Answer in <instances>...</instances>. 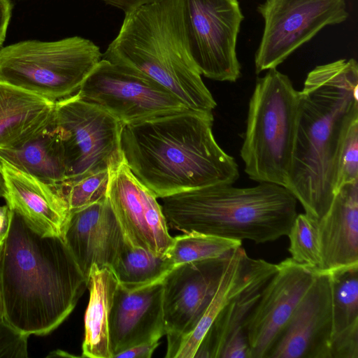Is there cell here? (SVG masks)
I'll return each mask as SVG.
<instances>
[{
	"mask_svg": "<svg viewBox=\"0 0 358 358\" xmlns=\"http://www.w3.org/2000/svg\"><path fill=\"white\" fill-rule=\"evenodd\" d=\"M231 253L181 264L164 278L163 314L167 341L189 333L196 325L217 289Z\"/></svg>",
	"mask_w": 358,
	"mask_h": 358,
	"instance_id": "5bb4252c",
	"label": "cell"
},
{
	"mask_svg": "<svg viewBox=\"0 0 358 358\" xmlns=\"http://www.w3.org/2000/svg\"><path fill=\"white\" fill-rule=\"evenodd\" d=\"M265 260L250 258L241 246L229 256L217 289L194 328L187 334L167 341L166 358H194L220 311L252 280Z\"/></svg>",
	"mask_w": 358,
	"mask_h": 358,
	"instance_id": "44dd1931",
	"label": "cell"
},
{
	"mask_svg": "<svg viewBox=\"0 0 358 358\" xmlns=\"http://www.w3.org/2000/svg\"><path fill=\"white\" fill-rule=\"evenodd\" d=\"M63 239L87 280L93 264L111 268L125 243L107 197L70 213Z\"/></svg>",
	"mask_w": 358,
	"mask_h": 358,
	"instance_id": "2e32d148",
	"label": "cell"
},
{
	"mask_svg": "<svg viewBox=\"0 0 358 358\" xmlns=\"http://www.w3.org/2000/svg\"><path fill=\"white\" fill-rule=\"evenodd\" d=\"M3 245H0V263ZM28 338V336L13 329L6 321L0 283V358H27Z\"/></svg>",
	"mask_w": 358,
	"mask_h": 358,
	"instance_id": "4dcf8cb0",
	"label": "cell"
},
{
	"mask_svg": "<svg viewBox=\"0 0 358 358\" xmlns=\"http://www.w3.org/2000/svg\"><path fill=\"white\" fill-rule=\"evenodd\" d=\"M0 160L52 185L66 179L64 152L57 127L51 124L24 144L0 148Z\"/></svg>",
	"mask_w": 358,
	"mask_h": 358,
	"instance_id": "cb8c5ba5",
	"label": "cell"
},
{
	"mask_svg": "<svg viewBox=\"0 0 358 358\" xmlns=\"http://www.w3.org/2000/svg\"><path fill=\"white\" fill-rule=\"evenodd\" d=\"M6 188L4 185L3 178L0 171V198H5L6 196Z\"/></svg>",
	"mask_w": 358,
	"mask_h": 358,
	"instance_id": "d590c367",
	"label": "cell"
},
{
	"mask_svg": "<svg viewBox=\"0 0 358 358\" xmlns=\"http://www.w3.org/2000/svg\"><path fill=\"white\" fill-rule=\"evenodd\" d=\"M76 94L122 125L189 109L155 81L103 58Z\"/></svg>",
	"mask_w": 358,
	"mask_h": 358,
	"instance_id": "30bf717a",
	"label": "cell"
},
{
	"mask_svg": "<svg viewBox=\"0 0 358 358\" xmlns=\"http://www.w3.org/2000/svg\"><path fill=\"white\" fill-rule=\"evenodd\" d=\"M13 211L8 204L0 205V245L6 239L12 220Z\"/></svg>",
	"mask_w": 358,
	"mask_h": 358,
	"instance_id": "e575fe53",
	"label": "cell"
},
{
	"mask_svg": "<svg viewBox=\"0 0 358 358\" xmlns=\"http://www.w3.org/2000/svg\"><path fill=\"white\" fill-rule=\"evenodd\" d=\"M10 0H0V49L5 41L8 27L12 15Z\"/></svg>",
	"mask_w": 358,
	"mask_h": 358,
	"instance_id": "d6a6232c",
	"label": "cell"
},
{
	"mask_svg": "<svg viewBox=\"0 0 358 358\" xmlns=\"http://www.w3.org/2000/svg\"><path fill=\"white\" fill-rule=\"evenodd\" d=\"M117 286V280L110 267L92 265L87 279L90 299L85 315L83 357L113 358L109 322Z\"/></svg>",
	"mask_w": 358,
	"mask_h": 358,
	"instance_id": "603a6c76",
	"label": "cell"
},
{
	"mask_svg": "<svg viewBox=\"0 0 358 358\" xmlns=\"http://www.w3.org/2000/svg\"><path fill=\"white\" fill-rule=\"evenodd\" d=\"M318 227L322 273L358 264V181L338 189Z\"/></svg>",
	"mask_w": 358,
	"mask_h": 358,
	"instance_id": "ffe728a7",
	"label": "cell"
},
{
	"mask_svg": "<svg viewBox=\"0 0 358 358\" xmlns=\"http://www.w3.org/2000/svg\"><path fill=\"white\" fill-rule=\"evenodd\" d=\"M163 336L166 331L162 282L134 290L117 283L109 322L113 358L140 343Z\"/></svg>",
	"mask_w": 358,
	"mask_h": 358,
	"instance_id": "ac0fdd59",
	"label": "cell"
},
{
	"mask_svg": "<svg viewBox=\"0 0 358 358\" xmlns=\"http://www.w3.org/2000/svg\"><path fill=\"white\" fill-rule=\"evenodd\" d=\"M0 163L10 208L40 235L63 238L70 210L61 185L43 182L5 161Z\"/></svg>",
	"mask_w": 358,
	"mask_h": 358,
	"instance_id": "e0dca14e",
	"label": "cell"
},
{
	"mask_svg": "<svg viewBox=\"0 0 358 358\" xmlns=\"http://www.w3.org/2000/svg\"><path fill=\"white\" fill-rule=\"evenodd\" d=\"M327 273L331 290L332 339L358 327V264Z\"/></svg>",
	"mask_w": 358,
	"mask_h": 358,
	"instance_id": "484cf974",
	"label": "cell"
},
{
	"mask_svg": "<svg viewBox=\"0 0 358 358\" xmlns=\"http://www.w3.org/2000/svg\"><path fill=\"white\" fill-rule=\"evenodd\" d=\"M332 331L329 275L320 273L266 358H330Z\"/></svg>",
	"mask_w": 358,
	"mask_h": 358,
	"instance_id": "9a60e30c",
	"label": "cell"
},
{
	"mask_svg": "<svg viewBox=\"0 0 358 358\" xmlns=\"http://www.w3.org/2000/svg\"><path fill=\"white\" fill-rule=\"evenodd\" d=\"M213 113L187 109L124 124L121 150L127 166L157 198L239 178L235 159L213 134Z\"/></svg>",
	"mask_w": 358,
	"mask_h": 358,
	"instance_id": "7a4b0ae2",
	"label": "cell"
},
{
	"mask_svg": "<svg viewBox=\"0 0 358 358\" xmlns=\"http://www.w3.org/2000/svg\"><path fill=\"white\" fill-rule=\"evenodd\" d=\"M276 270V264L265 261L250 283L217 314L194 358H220L222 350L238 357L250 350L245 322L262 289Z\"/></svg>",
	"mask_w": 358,
	"mask_h": 358,
	"instance_id": "d6986e66",
	"label": "cell"
},
{
	"mask_svg": "<svg viewBox=\"0 0 358 358\" xmlns=\"http://www.w3.org/2000/svg\"><path fill=\"white\" fill-rule=\"evenodd\" d=\"M298 106L299 91L276 68L257 79L240 152L250 179L287 189Z\"/></svg>",
	"mask_w": 358,
	"mask_h": 358,
	"instance_id": "8992f818",
	"label": "cell"
},
{
	"mask_svg": "<svg viewBox=\"0 0 358 358\" xmlns=\"http://www.w3.org/2000/svg\"><path fill=\"white\" fill-rule=\"evenodd\" d=\"M12 211L0 263L5 318L24 335L45 336L71 313L87 280L62 236L40 235Z\"/></svg>",
	"mask_w": 358,
	"mask_h": 358,
	"instance_id": "3957f363",
	"label": "cell"
},
{
	"mask_svg": "<svg viewBox=\"0 0 358 358\" xmlns=\"http://www.w3.org/2000/svg\"><path fill=\"white\" fill-rule=\"evenodd\" d=\"M55 102L0 82V148L18 147L48 127Z\"/></svg>",
	"mask_w": 358,
	"mask_h": 358,
	"instance_id": "7402d4cb",
	"label": "cell"
},
{
	"mask_svg": "<svg viewBox=\"0 0 358 358\" xmlns=\"http://www.w3.org/2000/svg\"><path fill=\"white\" fill-rule=\"evenodd\" d=\"M356 181H358V120L350 127L341 148L336 192L343 185Z\"/></svg>",
	"mask_w": 358,
	"mask_h": 358,
	"instance_id": "f546056e",
	"label": "cell"
},
{
	"mask_svg": "<svg viewBox=\"0 0 358 358\" xmlns=\"http://www.w3.org/2000/svg\"><path fill=\"white\" fill-rule=\"evenodd\" d=\"M101 59L99 47L80 36L22 41L0 49V82L56 102L76 94Z\"/></svg>",
	"mask_w": 358,
	"mask_h": 358,
	"instance_id": "52a82bcc",
	"label": "cell"
},
{
	"mask_svg": "<svg viewBox=\"0 0 358 358\" xmlns=\"http://www.w3.org/2000/svg\"><path fill=\"white\" fill-rule=\"evenodd\" d=\"M160 199L168 226L176 230L255 243L287 236L297 215L293 194L269 182L212 185Z\"/></svg>",
	"mask_w": 358,
	"mask_h": 358,
	"instance_id": "277c9868",
	"label": "cell"
},
{
	"mask_svg": "<svg viewBox=\"0 0 358 358\" xmlns=\"http://www.w3.org/2000/svg\"><path fill=\"white\" fill-rule=\"evenodd\" d=\"M259 11L265 24L255 57L256 73L275 69L322 28L348 17L345 0H266Z\"/></svg>",
	"mask_w": 358,
	"mask_h": 358,
	"instance_id": "8fae6325",
	"label": "cell"
},
{
	"mask_svg": "<svg viewBox=\"0 0 358 358\" xmlns=\"http://www.w3.org/2000/svg\"><path fill=\"white\" fill-rule=\"evenodd\" d=\"M159 340L154 338L140 343L120 352L114 358H150L159 346Z\"/></svg>",
	"mask_w": 358,
	"mask_h": 358,
	"instance_id": "1f68e13d",
	"label": "cell"
},
{
	"mask_svg": "<svg viewBox=\"0 0 358 358\" xmlns=\"http://www.w3.org/2000/svg\"><path fill=\"white\" fill-rule=\"evenodd\" d=\"M108 170L106 197L124 241L156 255H166L173 237L157 196L131 172L122 152Z\"/></svg>",
	"mask_w": 358,
	"mask_h": 358,
	"instance_id": "7c38bea8",
	"label": "cell"
},
{
	"mask_svg": "<svg viewBox=\"0 0 358 358\" xmlns=\"http://www.w3.org/2000/svg\"><path fill=\"white\" fill-rule=\"evenodd\" d=\"M287 236L289 239L288 251L292 259L322 273L318 221L306 213L297 214Z\"/></svg>",
	"mask_w": 358,
	"mask_h": 358,
	"instance_id": "83f0119b",
	"label": "cell"
},
{
	"mask_svg": "<svg viewBox=\"0 0 358 358\" xmlns=\"http://www.w3.org/2000/svg\"><path fill=\"white\" fill-rule=\"evenodd\" d=\"M105 3L122 10L125 13L143 6L156 3L161 0H102Z\"/></svg>",
	"mask_w": 358,
	"mask_h": 358,
	"instance_id": "836d02e7",
	"label": "cell"
},
{
	"mask_svg": "<svg viewBox=\"0 0 358 358\" xmlns=\"http://www.w3.org/2000/svg\"><path fill=\"white\" fill-rule=\"evenodd\" d=\"M358 120V65L339 59L310 71L299 91L287 189L305 213L319 221L336 192L338 161L346 134Z\"/></svg>",
	"mask_w": 358,
	"mask_h": 358,
	"instance_id": "6da1fadb",
	"label": "cell"
},
{
	"mask_svg": "<svg viewBox=\"0 0 358 358\" xmlns=\"http://www.w3.org/2000/svg\"><path fill=\"white\" fill-rule=\"evenodd\" d=\"M102 58L155 81L190 110L213 113L217 106L189 53L180 0L125 13Z\"/></svg>",
	"mask_w": 358,
	"mask_h": 358,
	"instance_id": "5b68a950",
	"label": "cell"
},
{
	"mask_svg": "<svg viewBox=\"0 0 358 358\" xmlns=\"http://www.w3.org/2000/svg\"><path fill=\"white\" fill-rule=\"evenodd\" d=\"M108 178V170L106 169L62 183L70 213L105 199Z\"/></svg>",
	"mask_w": 358,
	"mask_h": 358,
	"instance_id": "f1b7e54d",
	"label": "cell"
},
{
	"mask_svg": "<svg viewBox=\"0 0 358 358\" xmlns=\"http://www.w3.org/2000/svg\"><path fill=\"white\" fill-rule=\"evenodd\" d=\"M185 35L200 73L217 80L241 77L236 41L243 15L237 0H180Z\"/></svg>",
	"mask_w": 358,
	"mask_h": 358,
	"instance_id": "9c48e42d",
	"label": "cell"
},
{
	"mask_svg": "<svg viewBox=\"0 0 358 358\" xmlns=\"http://www.w3.org/2000/svg\"><path fill=\"white\" fill-rule=\"evenodd\" d=\"M1 163H0V171H1Z\"/></svg>",
	"mask_w": 358,
	"mask_h": 358,
	"instance_id": "8d00e7d4",
	"label": "cell"
},
{
	"mask_svg": "<svg viewBox=\"0 0 358 358\" xmlns=\"http://www.w3.org/2000/svg\"><path fill=\"white\" fill-rule=\"evenodd\" d=\"M53 122L62 138L65 181L108 169L122 153V124L76 93L55 102Z\"/></svg>",
	"mask_w": 358,
	"mask_h": 358,
	"instance_id": "ba28073f",
	"label": "cell"
},
{
	"mask_svg": "<svg viewBox=\"0 0 358 358\" xmlns=\"http://www.w3.org/2000/svg\"><path fill=\"white\" fill-rule=\"evenodd\" d=\"M173 268L166 254L156 255L125 242L110 268L120 286L134 290L162 282Z\"/></svg>",
	"mask_w": 358,
	"mask_h": 358,
	"instance_id": "d4e9b609",
	"label": "cell"
},
{
	"mask_svg": "<svg viewBox=\"0 0 358 358\" xmlns=\"http://www.w3.org/2000/svg\"><path fill=\"white\" fill-rule=\"evenodd\" d=\"M241 245V241L187 232L173 238L166 255L173 267H176L192 262L225 256Z\"/></svg>",
	"mask_w": 358,
	"mask_h": 358,
	"instance_id": "4316f807",
	"label": "cell"
},
{
	"mask_svg": "<svg viewBox=\"0 0 358 358\" xmlns=\"http://www.w3.org/2000/svg\"><path fill=\"white\" fill-rule=\"evenodd\" d=\"M262 290L245 324L251 358H266L301 301L320 273L291 257L280 262Z\"/></svg>",
	"mask_w": 358,
	"mask_h": 358,
	"instance_id": "4fadbf2b",
	"label": "cell"
}]
</instances>
